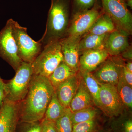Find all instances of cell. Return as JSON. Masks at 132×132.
Masks as SVG:
<instances>
[{"mask_svg": "<svg viewBox=\"0 0 132 132\" xmlns=\"http://www.w3.org/2000/svg\"><path fill=\"white\" fill-rule=\"evenodd\" d=\"M55 91L48 78L33 75L27 93L18 103L19 121L42 120Z\"/></svg>", "mask_w": 132, "mask_h": 132, "instance_id": "cell-1", "label": "cell"}, {"mask_svg": "<svg viewBox=\"0 0 132 132\" xmlns=\"http://www.w3.org/2000/svg\"><path fill=\"white\" fill-rule=\"evenodd\" d=\"M70 0H51L46 30L40 40L42 48L65 36L69 25Z\"/></svg>", "mask_w": 132, "mask_h": 132, "instance_id": "cell-2", "label": "cell"}, {"mask_svg": "<svg viewBox=\"0 0 132 132\" xmlns=\"http://www.w3.org/2000/svg\"><path fill=\"white\" fill-rule=\"evenodd\" d=\"M63 61L60 40L50 43L43 48L31 64L34 74L48 78Z\"/></svg>", "mask_w": 132, "mask_h": 132, "instance_id": "cell-3", "label": "cell"}, {"mask_svg": "<svg viewBox=\"0 0 132 132\" xmlns=\"http://www.w3.org/2000/svg\"><path fill=\"white\" fill-rule=\"evenodd\" d=\"M13 79L6 83L5 99L19 103L25 98L34 74L31 63L22 62Z\"/></svg>", "mask_w": 132, "mask_h": 132, "instance_id": "cell-4", "label": "cell"}, {"mask_svg": "<svg viewBox=\"0 0 132 132\" xmlns=\"http://www.w3.org/2000/svg\"><path fill=\"white\" fill-rule=\"evenodd\" d=\"M12 35L16 46L18 54L22 61L32 64L41 52L42 45L40 41H36L28 35L27 28L11 19Z\"/></svg>", "mask_w": 132, "mask_h": 132, "instance_id": "cell-5", "label": "cell"}, {"mask_svg": "<svg viewBox=\"0 0 132 132\" xmlns=\"http://www.w3.org/2000/svg\"><path fill=\"white\" fill-rule=\"evenodd\" d=\"M104 13L113 22L117 29L132 34V15L124 0H101Z\"/></svg>", "mask_w": 132, "mask_h": 132, "instance_id": "cell-6", "label": "cell"}, {"mask_svg": "<svg viewBox=\"0 0 132 132\" xmlns=\"http://www.w3.org/2000/svg\"><path fill=\"white\" fill-rule=\"evenodd\" d=\"M125 61L120 55L109 56L92 74L99 82L115 85L122 74Z\"/></svg>", "mask_w": 132, "mask_h": 132, "instance_id": "cell-7", "label": "cell"}, {"mask_svg": "<svg viewBox=\"0 0 132 132\" xmlns=\"http://www.w3.org/2000/svg\"><path fill=\"white\" fill-rule=\"evenodd\" d=\"M0 57L8 63L15 72L22 63L18 54L17 46L13 35L11 19L0 31Z\"/></svg>", "mask_w": 132, "mask_h": 132, "instance_id": "cell-8", "label": "cell"}, {"mask_svg": "<svg viewBox=\"0 0 132 132\" xmlns=\"http://www.w3.org/2000/svg\"><path fill=\"white\" fill-rule=\"evenodd\" d=\"M102 13L94 6L90 9L74 13L70 21L65 36L81 38L88 32Z\"/></svg>", "mask_w": 132, "mask_h": 132, "instance_id": "cell-9", "label": "cell"}, {"mask_svg": "<svg viewBox=\"0 0 132 132\" xmlns=\"http://www.w3.org/2000/svg\"><path fill=\"white\" fill-rule=\"evenodd\" d=\"M99 108L110 117L123 113L125 107L120 98L116 86L100 82Z\"/></svg>", "mask_w": 132, "mask_h": 132, "instance_id": "cell-10", "label": "cell"}, {"mask_svg": "<svg viewBox=\"0 0 132 132\" xmlns=\"http://www.w3.org/2000/svg\"><path fill=\"white\" fill-rule=\"evenodd\" d=\"M81 38L66 36L60 40L64 62L77 72L79 71V44Z\"/></svg>", "mask_w": 132, "mask_h": 132, "instance_id": "cell-11", "label": "cell"}, {"mask_svg": "<svg viewBox=\"0 0 132 132\" xmlns=\"http://www.w3.org/2000/svg\"><path fill=\"white\" fill-rule=\"evenodd\" d=\"M19 121L18 103L5 99L0 107V132H16Z\"/></svg>", "mask_w": 132, "mask_h": 132, "instance_id": "cell-12", "label": "cell"}, {"mask_svg": "<svg viewBox=\"0 0 132 132\" xmlns=\"http://www.w3.org/2000/svg\"><path fill=\"white\" fill-rule=\"evenodd\" d=\"M105 49L92 50L80 55L79 71L93 72L109 56Z\"/></svg>", "mask_w": 132, "mask_h": 132, "instance_id": "cell-13", "label": "cell"}, {"mask_svg": "<svg viewBox=\"0 0 132 132\" xmlns=\"http://www.w3.org/2000/svg\"><path fill=\"white\" fill-rule=\"evenodd\" d=\"M129 35L116 29L108 34L104 45L105 49L110 56L120 55L129 46Z\"/></svg>", "mask_w": 132, "mask_h": 132, "instance_id": "cell-14", "label": "cell"}, {"mask_svg": "<svg viewBox=\"0 0 132 132\" xmlns=\"http://www.w3.org/2000/svg\"><path fill=\"white\" fill-rule=\"evenodd\" d=\"M80 79L79 71L76 75L60 84L55 90L59 102L65 108L69 107L78 89Z\"/></svg>", "mask_w": 132, "mask_h": 132, "instance_id": "cell-15", "label": "cell"}, {"mask_svg": "<svg viewBox=\"0 0 132 132\" xmlns=\"http://www.w3.org/2000/svg\"><path fill=\"white\" fill-rule=\"evenodd\" d=\"M94 105L92 95L81 76L79 87L71 101L69 108L72 112H75L81 109L93 106Z\"/></svg>", "mask_w": 132, "mask_h": 132, "instance_id": "cell-16", "label": "cell"}, {"mask_svg": "<svg viewBox=\"0 0 132 132\" xmlns=\"http://www.w3.org/2000/svg\"><path fill=\"white\" fill-rule=\"evenodd\" d=\"M116 29V26L112 19L108 15L103 12L87 34L101 35L110 34Z\"/></svg>", "mask_w": 132, "mask_h": 132, "instance_id": "cell-17", "label": "cell"}, {"mask_svg": "<svg viewBox=\"0 0 132 132\" xmlns=\"http://www.w3.org/2000/svg\"><path fill=\"white\" fill-rule=\"evenodd\" d=\"M108 34L98 35L87 34L83 36L79 44L80 55L87 50L105 49V43Z\"/></svg>", "mask_w": 132, "mask_h": 132, "instance_id": "cell-18", "label": "cell"}, {"mask_svg": "<svg viewBox=\"0 0 132 132\" xmlns=\"http://www.w3.org/2000/svg\"><path fill=\"white\" fill-rule=\"evenodd\" d=\"M78 72L74 71L63 61L59 64L48 78L55 90L60 84L76 75Z\"/></svg>", "mask_w": 132, "mask_h": 132, "instance_id": "cell-19", "label": "cell"}, {"mask_svg": "<svg viewBox=\"0 0 132 132\" xmlns=\"http://www.w3.org/2000/svg\"><path fill=\"white\" fill-rule=\"evenodd\" d=\"M82 80L92 95L95 105L99 108L100 82L95 78L92 73L79 71Z\"/></svg>", "mask_w": 132, "mask_h": 132, "instance_id": "cell-20", "label": "cell"}, {"mask_svg": "<svg viewBox=\"0 0 132 132\" xmlns=\"http://www.w3.org/2000/svg\"><path fill=\"white\" fill-rule=\"evenodd\" d=\"M65 109L60 103L55 91L46 110L44 118L55 122L63 114Z\"/></svg>", "mask_w": 132, "mask_h": 132, "instance_id": "cell-21", "label": "cell"}, {"mask_svg": "<svg viewBox=\"0 0 132 132\" xmlns=\"http://www.w3.org/2000/svg\"><path fill=\"white\" fill-rule=\"evenodd\" d=\"M120 98L125 107L132 109V87L126 82L121 74L116 85Z\"/></svg>", "mask_w": 132, "mask_h": 132, "instance_id": "cell-22", "label": "cell"}, {"mask_svg": "<svg viewBox=\"0 0 132 132\" xmlns=\"http://www.w3.org/2000/svg\"><path fill=\"white\" fill-rule=\"evenodd\" d=\"M98 112V109L92 106L72 112L71 118L73 124L74 125L95 119Z\"/></svg>", "mask_w": 132, "mask_h": 132, "instance_id": "cell-23", "label": "cell"}, {"mask_svg": "<svg viewBox=\"0 0 132 132\" xmlns=\"http://www.w3.org/2000/svg\"><path fill=\"white\" fill-rule=\"evenodd\" d=\"M72 113L69 107L66 108L63 114L55 121L57 132H72Z\"/></svg>", "mask_w": 132, "mask_h": 132, "instance_id": "cell-24", "label": "cell"}, {"mask_svg": "<svg viewBox=\"0 0 132 132\" xmlns=\"http://www.w3.org/2000/svg\"><path fill=\"white\" fill-rule=\"evenodd\" d=\"M98 124L96 119L73 125L72 132H96Z\"/></svg>", "mask_w": 132, "mask_h": 132, "instance_id": "cell-25", "label": "cell"}, {"mask_svg": "<svg viewBox=\"0 0 132 132\" xmlns=\"http://www.w3.org/2000/svg\"><path fill=\"white\" fill-rule=\"evenodd\" d=\"M40 121L25 122L19 121L16 132H41Z\"/></svg>", "mask_w": 132, "mask_h": 132, "instance_id": "cell-26", "label": "cell"}, {"mask_svg": "<svg viewBox=\"0 0 132 132\" xmlns=\"http://www.w3.org/2000/svg\"><path fill=\"white\" fill-rule=\"evenodd\" d=\"M112 128L114 132H132L131 118L118 119L113 124Z\"/></svg>", "mask_w": 132, "mask_h": 132, "instance_id": "cell-27", "label": "cell"}, {"mask_svg": "<svg viewBox=\"0 0 132 132\" xmlns=\"http://www.w3.org/2000/svg\"><path fill=\"white\" fill-rule=\"evenodd\" d=\"M95 1L96 0H74L75 13L90 9L93 7Z\"/></svg>", "mask_w": 132, "mask_h": 132, "instance_id": "cell-28", "label": "cell"}, {"mask_svg": "<svg viewBox=\"0 0 132 132\" xmlns=\"http://www.w3.org/2000/svg\"><path fill=\"white\" fill-rule=\"evenodd\" d=\"M41 132H57L55 122L44 118L41 121Z\"/></svg>", "mask_w": 132, "mask_h": 132, "instance_id": "cell-29", "label": "cell"}, {"mask_svg": "<svg viewBox=\"0 0 132 132\" xmlns=\"http://www.w3.org/2000/svg\"><path fill=\"white\" fill-rule=\"evenodd\" d=\"M6 82L0 77V107L2 105L5 99Z\"/></svg>", "mask_w": 132, "mask_h": 132, "instance_id": "cell-30", "label": "cell"}, {"mask_svg": "<svg viewBox=\"0 0 132 132\" xmlns=\"http://www.w3.org/2000/svg\"><path fill=\"white\" fill-rule=\"evenodd\" d=\"M122 75L126 82L132 87V72L127 69L125 67V65L123 67Z\"/></svg>", "mask_w": 132, "mask_h": 132, "instance_id": "cell-31", "label": "cell"}, {"mask_svg": "<svg viewBox=\"0 0 132 132\" xmlns=\"http://www.w3.org/2000/svg\"><path fill=\"white\" fill-rule=\"evenodd\" d=\"M121 57L127 61H132V48L131 46H130L120 55Z\"/></svg>", "mask_w": 132, "mask_h": 132, "instance_id": "cell-32", "label": "cell"}, {"mask_svg": "<svg viewBox=\"0 0 132 132\" xmlns=\"http://www.w3.org/2000/svg\"><path fill=\"white\" fill-rule=\"evenodd\" d=\"M125 67L128 71L132 72V61H127L126 63H125Z\"/></svg>", "mask_w": 132, "mask_h": 132, "instance_id": "cell-33", "label": "cell"}, {"mask_svg": "<svg viewBox=\"0 0 132 132\" xmlns=\"http://www.w3.org/2000/svg\"><path fill=\"white\" fill-rule=\"evenodd\" d=\"M125 2H126L127 6L129 7L130 8L132 9V0H127V1H126Z\"/></svg>", "mask_w": 132, "mask_h": 132, "instance_id": "cell-34", "label": "cell"}, {"mask_svg": "<svg viewBox=\"0 0 132 132\" xmlns=\"http://www.w3.org/2000/svg\"><path fill=\"white\" fill-rule=\"evenodd\" d=\"M96 132H107L106 131H103V130H98V131H97Z\"/></svg>", "mask_w": 132, "mask_h": 132, "instance_id": "cell-35", "label": "cell"}, {"mask_svg": "<svg viewBox=\"0 0 132 132\" xmlns=\"http://www.w3.org/2000/svg\"><path fill=\"white\" fill-rule=\"evenodd\" d=\"M124 1H125L126 2V1H127V0H124Z\"/></svg>", "mask_w": 132, "mask_h": 132, "instance_id": "cell-36", "label": "cell"}]
</instances>
